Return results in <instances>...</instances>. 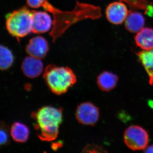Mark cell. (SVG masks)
Here are the masks:
<instances>
[{"label":"cell","mask_w":153,"mask_h":153,"mask_svg":"<svg viewBox=\"0 0 153 153\" xmlns=\"http://www.w3.org/2000/svg\"><path fill=\"white\" fill-rule=\"evenodd\" d=\"M27 3L30 7H42L52 14L53 24L49 34L53 43L75 23L84 19H98L102 16L100 7L78 1H76L74 9L70 11L61 10L55 7L48 0H27Z\"/></svg>","instance_id":"1"},{"label":"cell","mask_w":153,"mask_h":153,"mask_svg":"<svg viewBox=\"0 0 153 153\" xmlns=\"http://www.w3.org/2000/svg\"><path fill=\"white\" fill-rule=\"evenodd\" d=\"M32 117L36 120L34 128L40 139L52 141L57 138L63 120L62 108L49 105L43 106L33 113Z\"/></svg>","instance_id":"2"},{"label":"cell","mask_w":153,"mask_h":153,"mask_svg":"<svg viewBox=\"0 0 153 153\" xmlns=\"http://www.w3.org/2000/svg\"><path fill=\"white\" fill-rule=\"evenodd\" d=\"M43 77L50 91L58 95L66 93L76 82V75L71 68L55 65L47 66Z\"/></svg>","instance_id":"3"},{"label":"cell","mask_w":153,"mask_h":153,"mask_svg":"<svg viewBox=\"0 0 153 153\" xmlns=\"http://www.w3.org/2000/svg\"><path fill=\"white\" fill-rule=\"evenodd\" d=\"M33 11L23 7L7 14L6 27L11 36L19 40L32 32Z\"/></svg>","instance_id":"4"},{"label":"cell","mask_w":153,"mask_h":153,"mask_svg":"<svg viewBox=\"0 0 153 153\" xmlns=\"http://www.w3.org/2000/svg\"><path fill=\"white\" fill-rule=\"evenodd\" d=\"M124 141L127 146L133 151L144 150L149 142L147 131L142 127L131 126L126 130Z\"/></svg>","instance_id":"5"},{"label":"cell","mask_w":153,"mask_h":153,"mask_svg":"<svg viewBox=\"0 0 153 153\" xmlns=\"http://www.w3.org/2000/svg\"><path fill=\"white\" fill-rule=\"evenodd\" d=\"M75 117L77 121L83 125H95L99 119V109L90 102H82L76 108Z\"/></svg>","instance_id":"6"},{"label":"cell","mask_w":153,"mask_h":153,"mask_svg":"<svg viewBox=\"0 0 153 153\" xmlns=\"http://www.w3.org/2000/svg\"><path fill=\"white\" fill-rule=\"evenodd\" d=\"M128 13L125 4L120 1L111 3L105 11L107 19L111 23L115 25L124 23Z\"/></svg>","instance_id":"7"},{"label":"cell","mask_w":153,"mask_h":153,"mask_svg":"<svg viewBox=\"0 0 153 153\" xmlns=\"http://www.w3.org/2000/svg\"><path fill=\"white\" fill-rule=\"evenodd\" d=\"M48 41L44 37L37 36L33 37L26 47V51L32 57L41 59L44 58L49 51Z\"/></svg>","instance_id":"8"},{"label":"cell","mask_w":153,"mask_h":153,"mask_svg":"<svg viewBox=\"0 0 153 153\" xmlns=\"http://www.w3.org/2000/svg\"><path fill=\"white\" fill-rule=\"evenodd\" d=\"M52 24L53 20L47 12L33 11L32 33L35 34L46 33L52 28Z\"/></svg>","instance_id":"9"},{"label":"cell","mask_w":153,"mask_h":153,"mask_svg":"<svg viewBox=\"0 0 153 153\" xmlns=\"http://www.w3.org/2000/svg\"><path fill=\"white\" fill-rule=\"evenodd\" d=\"M21 68L24 75L28 78H34L42 74L44 70V65L41 59L28 56L23 60Z\"/></svg>","instance_id":"10"},{"label":"cell","mask_w":153,"mask_h":153,"mask_svg":"<svg viewBox=\"0 0 153 153\" xmlns=\"http://www.w3.org/2000/svg\"><path fill=\"white\" fill-rule=\"evenodd\" d=\"M124 23L127 30L131 33H137L144 27L145 19L141 13L129 11Z\"/></svg>","instance_id":"11"},{"label":"cell","mask_w":153,"mask_h":153,"mask_svg":"<svg viewBox=\"0 0 153 153\" xmlns=\"http://www.w3.org/2000/svg\"><path fill=\"white\" fill-rule=\"evenodd\" d=\"M118 77L116 74L108 71H104L99 74L97 78V83L100 89L102 91H111L117 85Z\"/></svg>","instance_id":"12"},{"label":"cell","mask_w":153,"mask_h":153,"mask_svg":"<svg viewBox=\"0 0 153 153\" xmlns=\"http://www.w3.org/2000/svg\"><path fill=\"white\" fill-rule=\"evenodd\" d=\"M134 40L137 46L142 50L153 49V29L143 28L137 33Z\"/></svg>","instance_id":"13"},{"label":"cell","mask_w":153,"mask_h":153,"mask_svg":"<svg viewBox=\"0 0 153 153\" xmlns=\"http://www.w3.org/2000/svg\"><path fill=\"white\" fill-rule=\"evenodd\" d=\"M10 135L16 142L25 143L27 141L30 137V129L25 124L16 122L11 126Z\"/></svg>","instance_id":"14"},{"label":"cell","mask_w":153,"mask_h":153,"mask_svg":"<svg viewBox=\"0 0 153 153\" xmlns=\"http://www.w3.org/2000/svg\"><path fill=\"white\" fill-rule=\"evenodd\" d=\"M139 60L147 73L149 82L153 85V49L149 50H142L137 52Z\"/></svg>","instance_id":"15"},{"label":"cell","mask_w":153,"mask_h":153,"mask_svg":"<svg viewBox=\"0 0 153 153\" xmlns=\"http://www.w3.org/2000/svg\"><path fill=\"white\" fill-rule=\"evenodd\" d=\"M15 57L12 51L0 44V70L9 69L13 64Z\"/></svg>","instance_id":"16"},{"label":"cell","mask_w":153,"mask_h":153,"mask_svg":"<svg viewBox=\"0 0 153 153\" xmlns=\"http://www.w3.org/2000/svg\"><path fill=\"white\" fill-rule=\"evenodd\" d=\"M129 5L130 7L137 9L146 10L149 5L152 4L151 0H119Z\"/></svg>","instance_id":"17"},{"label":"cell","mask_w":153,"mask_h":153,"mask_svg":"<svg viewBox=\"0 0 153 153\" xmlns=\"http://www.w3.org/2000/svg\"><path fill=\"white\" fill-rule=\"evenodd\" d=\"M83 152H105L102 148L94 145H89L86 146L84 149Z\"/></svg>","instance_id":"18"},{"label":"cell","mask_w":153,"mask_h":153,"mask_svg":"<svg viewBox=\"0 0 153 153\" xmlns=\"http://www.w3.org/2000/svg\"><path fill=\"white\" fill-rule=\"evenodd\" d=\"M9 136L7 133L4 130L0 129V146L8 143Z\"/></svg>","instance_id":"19"},{"label":"cell","mask_w":153,"mask_h":153,"mask_svg":"<svg viewBox=\"0 0 153 153\" xmlns=\"http://www.w3.org/2000/svg\"><path fill=\"white\" fill-rule=\"evenodd\" d=\"M145 153H153V144L147 147L144 149Z\"/></svg>","instance_id":"20"}]
</instances>
